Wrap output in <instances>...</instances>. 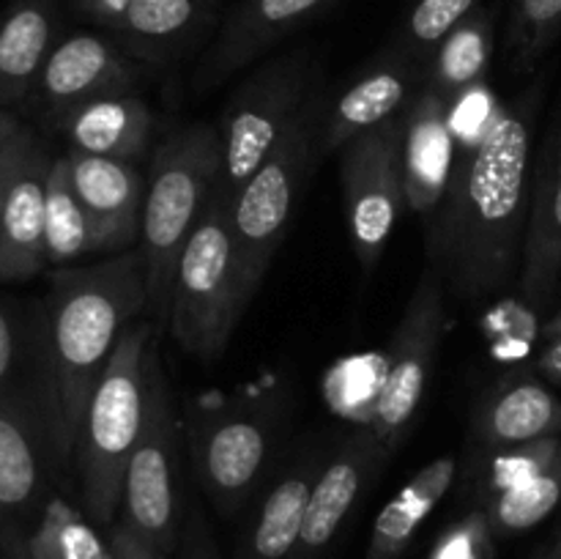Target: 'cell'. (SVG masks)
I'll list each match as a JSON object with an SVG mask.
<instances>
[{
  "instance_id": "cell-6",
  "label": "cell",
  "mask_w": 561,
  "mask_h": 559,
  "mask_svg": "<svg viewBox=\"0 0 561 559\" xmlns=\"http://www.w3.org/2000/svg\"><path fill=\"white\" fill-rule=\"evenodd\" d=\"M283 406L274 398L192 411L186 453L192 471L219 515L233 518L255 502L279 453Z\"/></svg>"
},
{
  "instance_id": "cell-15",
  "label": "cell",
  "mask_w": 561,
  "mask_h": 559,
  "mask_svg": "<svg viewBox=\"0 0 561 559\" xmlns=\"http://www.w3.org/2000/svg\"><path fill=\"white\" fill-rule=\"evenodd\" d=\"M58 464L47 420L31 395H0V524L42 515Z\"/></svg>"
},
{
  "instance_id": "cell-20",
  "label": "cell",
  "mask_w": 561,
  "mask_h": 559,
  "mask_svg": "<svg viewBox=\"0 0 561 559\" xmlns=\"http://www.w3.org/2000/svg\"><path fill=\"white\" fill-rule=\"evenodd\" d=\"M77 197L91 219L96 252H115L137 244L142 236L146 186L135 162L66 151Z\"/></svg>"
},
{
  "instance_id": "cell-40",
  "label": "cell",
  "mask_w": 561,
  "mask_h": 559,
  "mask_svg": "<svg viewBox=\"0 0 561 559\" xmlns=\"http://www.w3.org/2000/svg\"><path fill=\"white\" fill-rule=\"evenodd\" d=\"M71 3H75V9L80 11V14H85L88 20L107 27V31L113 33L115 27L121 25V20H124L131 0H71Z\"/></svg>"
},
{
  "instance_id": "cell-17",
  "label": "cell",
  "mask_w": 561,
  "mask_h": 559,
  "mask_svg": "<svg viewBox=\"0 0 561 559\" xmlns=\"http://www.w3.org/2000/svg\"><path fill=\"white\" fill-rule=\"evenodd\" d=\"M327 455L307 442L285 460L283 469L274 471L272 482L263 488V497L255 499V507L236 543L233 559H294L307 502Z\"/></svg>"
},
{
  "instance_id": "cell-16",
  "label": "cell",
  "mask_w": 561,
  "mask_h": 559,
  "mask_svg": "<svg viewBox=\"0 0 561 559\" xmlns=\"http://www.w3.org/2000/svg\"><path fill=\"white\" fill-rule=\"evenodd\" d=\"M329 3L332 0H244L225 20L222 31L201 58L192 88L197 93H208L225 85L236 71L247 69L279 38L299 31Z\"/></svg>"
},
{
  "instance_id": "cell-32",
  "label": "cell",
  "mask_w": 561,
  "mask_h": 559,
  "mask_svg": "<svg viewBox=\"0 0 561 559\" xmlns=\"http://www.w3.org/2000/svg\"><path fill=\"white\" fill-rule=\"evenodd\" d=\"M561 33V0H513L507 53L515 71H529Z\"/></svg>"
},
{
  "instance_id": "cell-25",
  "label": "cell",
  "mask_w": 561,
  "mask_h": 559,
  "mask_svg": "<svg viewBox=\"0 0 561 559\" xmlns=\"http://www.w3.org/2000/svg\"><path fill=\"white\" fill-rule=\"evenodd\" d=\"M458 475L460 460L455 455H442L422 466L378 513L365 559H398L411 546L420 526L442 504Z\"/></svg>"
},
{
  "instance_id": "cell-2",
  "label": "cell",
  "mask_w": 561,
  "mask_h": 559,
  "mask_svg": "<svg viewBox=\"0 0 561 559\" xmlns=\"http://www.w3.org/2000/svg\"><path fill=\"white\" fill-rule=\"evenodd\" d=\"M148 307L140 247L96 266L58 269L36 338L38 400L58 464L75 460L93 387L131 318Z\"/></svg>"
},
{
  "instance_id": "cell-33",
  "label": "cell",
  "mask_w": 561,
  "mask_h": 559,
  "mask_svg": "<svg viewBox=\"0 0 561 559\" xmlns=\"http://www.w3.org/2000/svg\"><path fill=\"white\" fill-rule=\"evenodd\" d=\"M474 11H480V0H416L394 44L425 64L427 55Z\"/></svg>"
},
{
  "instance_id": "cell-30",
  "label": "cell",
  "mask_w": 561,
  "mask_h": 559,
  "mask_svg": "<svg viewBox=\"0 0 561 559\" xmlns=\"http://www.w3.org/2000/svg\"><path fill=\"white\" fill-rule=\"evenodd\" d=\"M27 559H110V540L66 499L49 497L25 540Z\"/></svg>"
},
{
  "instance_id": "cell-31",
  "label": "cell",
  "mask_w": 561,
  "mask_h": 559,
  "mask_svg": "<svg viewBox=\"0 0 561 559\" xmlns=\"http://www.w3.org/2000/svg\"><path fill=\"white\" fill-rule=\"evenodd\" d=\"M561 504V458L546 471H540L531 480L520 482L513 491L491 499L482 504L488 526L493 537H513L520 532H529L540 521H546Z\"/></svg>"
},
{
  "instance_id": "cell-19",
  "label": "cell",
  "mask_w": 561,
  "mask_h": 559,
  "mask_svg": "<svg viewBox=\"0 0 561 559\" xmlns=\"http://www.w3.org/2000/svg\"><path fill=\"white\" fill-rule=\"evenodd\" d=\"M531 170L535 179L518 283L524 305L540 310L561 290V115Z\"/></svg>"
},
{
  "instance_id": "cell-8",
  "label": "cell",
  "mask_w": 561,
  "mask_h": 559,
  "mask_svg": "<svg viewBox=\"0 0 561 559\" xmlns=\"http://www.w3.org/2000/svg\"><path fill=\"white\" fill-rule=\"evenodd\" d=\"M323 113L327 110H323L321 93L316 91L299 118L277 142V148L261 164V170L230 201V225H233L247 290L252 296L261 288L305 195L307 179L316 162Z\"/></svg>"
},
{
  "instance_id": "cell-4",
  "label": "cell",
  "mask_w": 561,
  "mask_h": 559,
  "mask_svg": "<svg viewBox=\"0 0 561 559\" xmlns=\"http://www.w3.org/2000/svg\"><path fill=\"white\" fill-rule=\"evenodd\" d=\"M159 338L153 321L124 329L82 414L75 444L82 510L99 529L118 521L126 464L146 417L148 349Z\"/></svg>"
},
{
  "instance_id": "cell-29",
  "label": "cell",
  "mask_w": 561,
  "mask_h": 559,
  "mask_svg": "<svg viewBox=\"0 0 561 559\" xmlns=\"http://www.w3.org/2000/svg\"><path fill=\"white\" fill-rule=\"evenodd\" d=\"M561 458V436L540 438V442L515 444V447H496L485 449L477 447V453L469 458V482L471 493L477 499V507L488 504L491 499L513 491L520 482L531 480L548 466H553Z\"/></svg>"
},
{
  "instance_id": "cell-36",
  "label": "cell",
  "mask_w": 561,
  "mask_h": 559,
  "mask_svg": "<svg viewBox=\"0 0 561 559\" xmlns=\"http://www.w3.org/2000/svg\"><path fill=\"white\" fill-rule=\"evenodd\" d=\"M22 349L25 345H22L20 327L0 299V395H27L25 389H16L14 381L22 367Z\"/></svg>"
},
{
  "instance_id": "cell-28",
  "label": "cell",
  "mask_w": 561,
  "mask_h": 559,
  "mask_svg": "<svg viewBox=\"0 0 561 559\" xmlns=\"http://www.w3.org/2000/svg\"><path fill=\"white\" fill-rule=\"evenodd\" d=\"M44 241H47V266L69 269L80 258L96 252L91 219L77 197L71 181L69 157L53 159L47 175V203H44Z\"/></svg>"
},
{
  "instance_id": "cell-37",
  "label": "cell",
  "mask_w": 561,
  "mask_h": 559,
  "mask_svg": "<svg viewBox=\"0 0 561 559\" xmlns=\"http://www.w3.org/2000/svg\"><path fill=\"white\" fill-rule=\"evenodd\" d=\"M36 146H38L36 135H33L27 126L20 132V135H14L11 140H5L3 146H0V214H3L5 197H9V192H11V186H14L16 175L22 173L27 157H31L33 148H36Z\"/></svg>"
},
{
  "instance_id": "cell-11",
  "label": "cell",
  "mask_w": 561,
  "mask_h": 559,
  "mask_svg": "<svg viewBox=\"0 0 561 559\" xmlns=\"http://www.w3.org/2000/svg\"><path fill=\"white\" fill-rule=\"evenodd\" d=\"M405 113L365 135L354 137L340 151L345 228L365 277L381 263L389 236L405 208L403 184Z\"/></svg>"
},
{
  "instance_id": "cell-3",
  "label": "cell",
  "mask_w": 561,
  "mask_h": 559,
  "mask_svg": "<svg viewBox=\"0 0 561 559\" xmlns=\"http://www.w3.org/2000/svg\"><path fill=\"white\" fill-rule=\"evenodd\" d=\"M222 173L219 126L186 124L170 132L151 157L142 208L148 310L157 332L170 323V294L179 258Z\"/></svg>"
},
{
  "instance_id": "cell-1",
  "label": "cell",
  "mask_w": 561,
  "mask_h": 559,
  "mask_svg": "<svg viewBox=\"0 0 561 559\" xmlns=\"http://www.w3.org/2000/svg\"><path fill=\"white\" fill-rule=\"evenodd\" d=\"M535 99L499 107L482 142L458 153L447 197L433 217L427 258L460 301L513 283L524 261L531 195Z\"/></svg>"
},
{
  "instance_id": "cell-5",
  "label": "cell",
  "mask_w": 561,
  "mask_h": 559,
  "mask_svg": "<svg viewBox=\"0 0 561 559\" xmlns=\"http://www.w3.org/2000/svg\"><path fill=\"white\" fill-rule=\"evenodd\" d=\"M250 301L230 203L214 186L175 266L168 327L186 354L214 362L225 354Z\"/></svg>"
},
{
  "instance_id": "cell-10",
  "label": "cell",
  "mask_w": 561,
  "mask_h": 559,
  "mask_svg": "<svg viewBox=\"0 0 561 559\" xmlns=\"http://www.w3.org/2000/svg\"><path fill=\"white\" fill-rule=\"evenodd\" d=\"M444 294L447 285L442 272L427 263L389 340L387 362L373 400L370 427L392 453L409 436L431 381L433 362L438 356L444 323H447Z\"/></svg>"
},
{
  "instance_id": "cell-22",
  "label": "cell",
  "mask_w": 561,
  "mask_h": 559,
  "mask_svg": "<svg viewBox=\"0 0 561 559\" xmlns=\"http://www.w3.org/2000/svg\"><path fill=\"white\" fill-rule=\"evenodd\" d=\"M58 25V0H11L0 11V110L27 107Z\"/></svg>"
},
{
  "instance_id": "cell-43",
  "label": "cell",
  "mask_w": 561,
  "mask_h": 559,
  "mask_svg": "<svg viewBox=\"0 0 561 559\" xmlns=\"http://www.w3.org/2000/svg\"><path fill=\"white\" fill-rule=\"evenodd\" d=\"M201 3H206V0H201Z\"/></svg>"
},
{
  "instance_id": "cell-18",
  "label": "cell",
  "mask_w": 561,
  "mask_h": 559,
  "mask_svg": "<svg viewBox=\"0 0 561 559\" xmlns=\"http://www.w3.org/2000/svg\"><path fill=\"white\" fill-rule=\"evenodd\" d=\"M458 162L449 102L422 85L405 107L403 129V184L405 208L420 217H436L447 197Z\"/></svg>"
},
{
  "instance_id": "cell-27",
  "label": "cell",
  "mask_w": 561,
  "mask_h": 559,
  "mask_svg": "<svg viewBox=\"0 0 561 559\" xmlns=\"http://www.w3.org/2000/svg\"><path fill=\"white\" fill-rule=\"evenodd\" d=\"M203 22L201 0H131L113 38L137 60L179 53Z\"/></svg>"
},
{
  "instance_id": "cell-39",
  "label": "cell",
  "mask_w": 561,
  "mask_h": 559,
  "mask_svg": "<svg viewBox=\"0 0 561 559\" xmlns=\"http://www.w3.org/2000/svg\"><path fill=\"white\" fill-rule=\"evenodd\" d=\"M110 540V559H168L164 554H159L157 548L148 546L146 540L135 535L131 529H126L121 521H115L107 529Z\"/></svg>"
},
{
  "instance_id": "cell-14",
  "label": "cell",
  "mask_w": 561,
  "mask_h": 559,
  "mask_svg": "<svg viewBox=\"0 0 561 559\" xmlns=\"http://www.w3.org/2000/svg\"><path fill=\"white\" fill-rule=\"evenodd\" d=\"M422 66L394 42L381 49L323 113L316 157L343 151L354 137L405 113L422 88Z\"/></svg>"
},
{
  "instance_id": "cell-23",
  "label": "cell",
  "mask_w": 561,
  "mask_h": 559,
  "mask_svg": "<svg viewBox=\"0 0 561 559\" xmlns=\"http://www.w3.org/2000/svg\"><path fill=\"white\" fill-rule=\"evenodd\" d=\"M49 168L53 159L36 146L5 197L0 214V283H27L47 269L44 203Z\"/></svg>"
},
{
  "instance_id": "cell-26",
  "label": "cell",
  "mask_w": 561,
  "mask_h": 559,
  "mask_svg": "<svg viewBox=\"0 0 561 559\" xmlns=\"http://www.w3.org/2000/svg\"><path fill=\"white\" fill-rule=\"evenodd\" d=\"M496 27L491 11L480 9L460 22L422 66V85L442 93L447 102H455L460 93L488 80L491 69Z\"/></svg>"
},
{
  "instance_id": "cell-41",
  "label": "cell",
  "mask_w": 561,
  "mask_h": 559,
  "mask_svg": "<svg viewBox=\"0 0 561 559\" xmlns=\"http://www.w3.org/2000/svg\"><path fill=\"white\" fill-rule=\"evenodd\" d=\"M22 129H25V126H22V121L16 118L11 110H0V146H3L5 140H11L14 135H20Z\"/></svg>"
},
{
  "instance_id": "cell-38",
  "label": "cell",
  "mask_w": 561,
  "mask_h": 559,
  "mask_svg": "<svg viewBox=\"0 0 561 559\" xmlns=\"http://www.w3.org/2000/svg\"><path fill=\"white\" fill-rule=\"evenodd\" d=\"M537 370L551 381L561 384V307L548 318L540 334V354H537Z\"/></svg>"
},
{
  "instance_id": "cell-42",
  "label": "cell",
  "mask_w": 561,
  "mask_h": 559,
  "mask_svg": "<svg viewBox=\"0 0 561 559\" xmlns=\"http://www.w3.org/2000/svg\"><path fill=\"white\" fill-rule=\"evenodd\" d=\"M542 559H561V535L557 537V540H553V546L548 548L546 557H542Z\"/></svg>"
},
{
  "instance_id": "cell-21",
  "label": "cell",
  "mask_w": 561,
  "mask_h": 559,
  "mask_svg": "<svg viewBox=\"0 0 561 559\" xmlns=\"http://www.w3.org/2000/svg\"><path fill=\"white\" fill-rule=\"evenodd\" d=\"M561 436V400L537 378L513 373L477 398L471 442L496 449Z\"/></svg>"
},
{
  "instance_id": "cell-34",
  "label": "cell",
  "mask_w": 561,
  "mask_h": 559,
  "mask_svg": "<svg viewBox=\"0 0 561 559\" xmlns=\"http://www.w3.org/2000/svg\"><path fill=\"white\" fill-rule=\"evenodd\" d=\"M493 540L496 537H493L485 515H482V510L474 507L438 535L427 559H491Z\"/></svg>"
},
{
  "instance_id": "cell-7",
  "label": "cell",
  "mask_w": 561,
  "mask_h": 559,
  "mask_svg": "<svg viewBox=\"0 0 561 559\" xmlns=\"http://www.w3.org/2000/svg\"><path fill=\"white\" fill-rule=\"evenodd\" d=\"M186 499L179 417L162 370L159 338H153L148 349L146 417L126 464L118 521L170 559L179 551Z\"/></svg>"
},
{
  "instance_id": "cell-13",
  "label": "cell",
  "mask_w": 561,
  "mask_h": 559,
  "mask_svg": "<svg viewBox=\"0 0 561 559\" xmlns=\"http://www.w3.org/2000/svg\"><path fill=\"white\" fill-rule=\"evenodd\" d=\"M392 449L376 436L373 427L354 431L327 455L321 475L312 486L305 510L299 546L294 559H323L340 535L345 521L356 510L378 475L383 471Z\"/></svg>"
},
{
  "instance_id": "cell-12",
  "label": "cell",
  "mask_w": 561,
  "mask_h": 559,
  "mask_svg": "<svg viewBox=\"0 0 561 559\" xmlns=\"http://www.w3.org/2000/svg\"><path fill=\"white\" fill-rule=\"evenodd\" d=\"M140 69L115 38L77 31L58 38L38 75L27 107L53 129L55 121L80 104L135 93Z\"/></svg>"
},
{
  "instance_id": "cell-35",
  "label": "cell",
  "mask_w": 561,
  "mask_h": 559,
  "mask_svg": "<svg viewBox=\"0 0 561 559\" xmlns=\"http://www.w3.org/2000/svg\"><path fill=\"white\" fill-rule=\"evenodd\" d=\"M179 559H222L219 554L217 540H214L211 524H208L206 513L197 502L186 499V513H184V526H181V540L179 551H175Z\"/></svg>"
},
{
  "instance_id": "cell-24",
  "label": "cell",
  "mask_w": 561,
  "mask_h": 559,
  "mask_svg": "<svg viewBox=\"0 0 561 559\" xmlns=\"http://www.w3.org/2000/svg\"><path fill=\"white\" fill-rule=\"evenodd\" d=\"M53 129L69 140V151L135 162L151 142L153 110L135 93H118L69 110Z\"/></svg>"
},
{
  "instance_id": "cell-9",
  "label": "cell",
  "mask_w": 561,
  "mask_h": 559,
  "mask_svg": "<svg viewBox=\"0 0 561 559\" xmlns=\"http://www.w3.org/2000/svg\"><path fill=\"white\" fill-rule=\"evenodd\" d=\"M316 60L299 47L266 60L233 91L222 121V173L217 192L233 201L247 181L261 170L301 110L316 93Z\"/></svg>"
}]
</instances>
